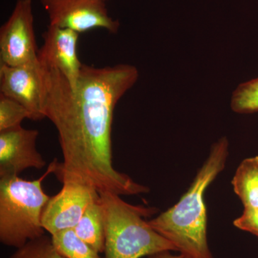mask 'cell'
<instances>
[{
    "label": "cell",
    "mask_w": 258,
    "mask_h": 258,
    "mask_svg": "<svg viewBox=\"0 0 258 258\" xmlns=\"http://www.w3.org/2000/svg\"><path fill=\"white\" fill-rule=\"evenodd\" d=\"M43 93V70L38 61L18 66L0 63V93L23 105L30 120L45 118Z\"/></svg>",
    "instance_id": "cell-8"
},
{
    "label": "cell",
    "mask_w": 258,
    "mask_h": 258,
    "mask_svg": "<svg viewBox=\"0 0 258 258\" xmlns=\"http://www.w3.org/2000/svg\"><path fill=\"white\" fill-rule=\"evenodd\" d=\"M233 225L258 237V208L244 209L242 215L234 220Z\"/></svg>",
    "instance_id": "cell-17"
},
{
    "label": "cell",
    "mask_w": 258,
    "mask_h": 258,
    "mask_svg": "<svg viewBox=\"0 0 258 258\" xmlns=\"http://www.w3.org/2000/svg\"><path fill=\"white\" fill-rule=\"evenodd\" d=\"M74 230L80 238L98 253H104L106 231L104 211L101 198L88 206Z\"/></svg>",
    "instance_id": "cell-11"
},
{
    "label": "cell",
    "mask_w": 258,
    "mask_h": 258,
    "mask_svg": "<svg viewBox=\"0 0 258 258\" xmlns=\"http://www.w3.org/2000/svg\"><path fill=\"white\" fill-rule=\"evenodd\" d=\"M48 15L50 25L81 33L102 28L115 34L118 20L108 14L104 0H41Z\"/></svg>",
    "instance_id": "cell-6"
},
{
    "label": "cell",
    "mask_w": 258,
    "mask_h": 258,
    "mask_svg": "<svg viewBox=\"0 0 258 258\" xmlns=\"http://www.w3.org/2000/svg\"><path fill=\"white\" fill-rule=\"evenodd\" d=\"M104 1H106H106H107V0H104Z\"/></svg>",
    "instance_id": "cell-19"
},
{
    "label": "cell",
    "mask_w": 258,
    "mask_h": 258,
    "mask_svg": "<svg viewBox=\"0 0 258 258\" xmlns=\"http://www.w3.org/2000/svg\"><path fill=\"white\" fill-rule=\"evenodd\" d=\"M234 191L244 209L258 208V157L240 163L232 179Z\"/></svg>",
    "instance_id": "cell-12"
},
{
    "label": "cell",
    "mask_w": 258,
    "mask_h": 258,
    "mask_svg": "<svg viewBox=\"0 0 258 258\" xmlns=\"http://www.w3.org/2000/svg\"><path fill=\"white\" fill-rule=\"evenodd\" d=\"M171 251H163V252L152 254L147 258H191L181 253L173 254L171 253Z\"/></svg>",
    "instance_id": "cell-18"
},
{
    "label": "cell",
    "mask_w": 258,
    "mask_h": 258,
    "mask_svg": "<svg viewBox=\"0 0 258 258\" xmlns=\"http://www.w3.org/2000/svg\"><path fill=\"white\" fill-rule=\"evenodd\" d=\"M9 258H64L55 249L51 236L42 235L16 249Z\"/></svg>",
    "instance_id": "cell-16"
},
{
    "label": "cell",
    "mask_w": 258,
    "mask_h": 258,
    "mask_svg": "<svg viewBox=\"0 0 258 258\" xmlns=\"http://www.w3.org/2000/svg\"><path fill=\"white\" fill-rule=\"evenodd\" d=\"M62 184V189L50 197L42 212V227L50 235L74 229L88 206L101 198L96 189L87 185Z\"/></svg>",
    "instance_id": "cell-7"
},
{
    "label": "cell",
    "mask_w": 258,
    "mask_h": 258,
    "mask_svg": "<svg viewBox=\"0 0 258 258\" xmlns=\"http://www.w3.org/2000/svg\"><path fill=\"white\" fill-rule=\"evenodd\" d=\"M25 118L30 119L28 110L18 102L0 93V132L18 128Z\"/></svg>",
    "instance_id": "cell-15"
},
{
    "label": "cell",
    "mask_w": 258,
    "mask_h": 258,
    "mask_svg": "<svg viewBox=\"0 0 258 258\" xmlns=\"http://www.w3.org/2000/svg\"><path fill=\"white\" fill-rule=\"evenodd\" d=\"M51 237L55 249L64 258H101L100 253L80 238L74 229L62 231Z\"/></svg>",
    "instance_id": "cell-13"
},
{
    "label": "cell",
    "mask_w": 258,
    "mask_h": 258,
    "mask_svg": "<svg viewBox=\"0 0 258 258\" xmlns=\"http://www.w3.org/2000/svg\"><path fill=\"white\" fill-rule=\"evenodd\" d=\"M231 108L240 114L258 112V78L237 86L232 93Z\"/></svg>",
    "instance_id": "cell-14"
},
{
    "label": "cell",
    "mask_w": 258,
    "mask_h": 258,
    "mask_svg": "<svg viewBox=\"0 0 258 258\" xmlns=\"http://www.w3.org/2000/svg\"><path fill=\"white\" fill-rule=\"evenodd\" d=\"M79 35L71 29L49 25L42 34L43 44L37 52L40 66L60 71L73 89L77 87L83 64L78 55Z\"/></svg>",
    "instance_id": "cell-9"
},
{
    "label": "cell",
    "mask_w": 258,
    "mask_h": 258,
    "mask_svg": "<svg viewBox=\"0 0 258 258\" xmlns=\"http://www.w3.org/2000/svg\"><path fill=\"white\" fill-rule=\"evenodd\" d=\"M100 197L104 211L105 258H142L176 251L146 220L157 213V208L132 205L108 191L100 193Z\"/></svg>",
    "instance_id": "cell-3"
},
{
    "label": "cell",
    "mask_w": 258,
    "mask_h": 258,
    "mask_svg": "<svg viewBox=\"0 0 258 258\" xmlns=\"http://www.w3.org/2000/svg\"><path fill=\"white\" fill-rule=\"evenodd\" d=\"M43 70L45 118L58 133L63 161H54L52 173L63 183H77L99 193L132 196L149 188L115 169L112 125L115 106L137 83L135 66L103 68L83 64L76 89L60 71Z\"/></svg>",
    "instance_id": "cell-1"
},
{
    "label": "cell",
    "mask_w": 258,
    "mask_h": 258,
    "mask_svg": "<svg viewBox=\"0 0 258 258\" xmlns=\"http://www.w3.org/2000/svg\"><path fill=\"white\" fill-rule=\"evenodd\" d=\"M32 0H18L0 29V62L10 66L37 62Z\"/></svg>",
    "instance_id": "cell-5"
},
{
    "label": "cell",
    "mask_w": 258,
    "mask_h": 258,
    "mask_svg": "<svg viewBox=\"0 0 258 258\" xmlns=\"http://www.w3.org/2000/svg\"><path fill=\"white\" fill-rule=\"evenodd\" d=\"M228 155V140L222 137L212 146L208 157L179 202L149 220L151 227L174 244L180 253L191 258H214L208 244L205 196L225 169Z\"/></svg>",
    "instance_id": "cell-2"
},
{
    "label": "cell",
    "mask_w": 258,
    "mask_h": 258,
    "mask_svg": "<svg viewBox=\"0 0 258 258\" xmlns=\"http://www.w3.org/2000/svg\"><path fill=\"white\" fill-rule=\"evenodd\" d=\"M53 171L52 164L43 176L25 180L19 176L0 178V242L20 248L45 235L44 208L50 196L42 189L44 179Z\"/></svg>",
    "instance_id": "cell-4"
},
{
    "label": "cell",
    "mask_w": 258,
    "mask_h": 258,
    "mask_svg": "<svg viewBox=\"0 0 258 258\" xmlns=\"http://www.w3.org/2000/svg\"><path fill=\"white\" fill-rule=\"evenodd\" d=\"M39 132L18 128L0 132V178L19 176L28 169H43L46 161L37 151Z\"/></svg>",
    "instance_id": "cell-10"
}]
</instances>
